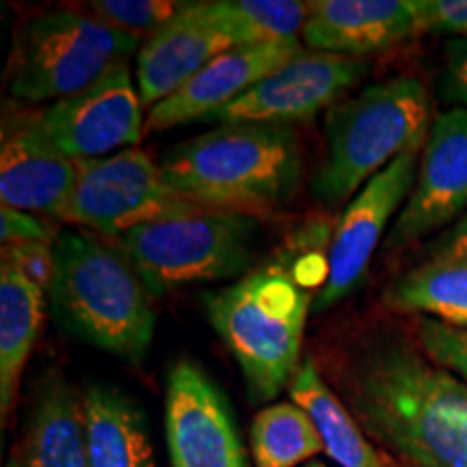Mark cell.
Here are the masks:
<instances>
[{
    "label": "cell",
    "mask_w": 467,
    "mask_h": 467,
    "mask_svg": "<svg viewBox=\"0 0 467 467\" xmlns=\"http://www.w3.org/2000/svg\"><path fill=\"white\" fill-rule=\"evenodd\" d=\"M329 385L399 467H467V383L416 337L388 325L361 331L331 359Z\"/></svg>",
    "instance_id": "obj_1"
},
{
    "label": "cell",
    "mask_w": 467,
    "mask_h": 467,
    "mask_svg": "<svg viewBox=\"0 0 467 467\" xmlns=\"http://www.w3.org/2000/svg\"><path fill=\"white\" fill-rule=\"evenodd\" d=\"M46 290L55 323L76 340L141 364L154 340V295L124 254L98 234L67 227L52 243Z\"/></svg>",
    "instance_id": "obj_2"
},
{
    "label": "cell",
    "mask_w": 467,
    "mask_h": 467,
    "mask_svg": "<svg viewBox=\"0 0 467 467\" xmlns=\"http://www.w3.org/2000/svg\"><path fill=\"white\" fill-rule=\"evenodd\" d=\"M161 167L182 200L258 217L296 192L301 148L290 126L223 124L175 145Z\"/></svg>",
    "instance_id": "obj_3"
},
{
    "label": "cell",
    "mask_w": 467,
    "mask_h": 467,
    "mask_svg": "<svg viewBox=\"0 0 467 467\" xmlns=\"http://www.w3.org/2000/svg\"><path fill=\"white\" fill-rule=\"evenodd\" d=\"M292 265L290 258H275L227 288L202 295L210 325L241 366L255 405L288 389L303 361V334L314 303Z\"/></svg>",
    "instance_id": "obj_4"
},
{
    "label": "cell",
    "mask_w": 467,
    "mask_h": 467,
    "mask_svg": "<svg viewBox=\"0 0 467 467\" xmlns=\"http://www.w3.org/2000/svg\"><path fill=\"white\" fill-rule=\"evenodd\" d=\"M431 98L413 76H394L347 96L325 115L327 151L312 180L320 208H347L368 180L431 132Z\"/></svg>",
    "instance_id": "obj_5"
},
{
    "label": "cell",
    "mask_w": 467,
    "mask_h": 467,
    "mask_svg": "<svg viewBox=\"0 0 467 467\" xmlns=\"http://www.w3.org/2000/svg\"><path fill=\"white\" fill-rule=\"evenodd\" d=\"M255 236V217L192 206L110 243L137 268L154 299H162L189 285L247 275Z\"/></svg>",
    "instance_id": "obj_6"
},
{
    "label": "cell",
    "mask_w": 467,
    "mask_h": 467,
    "mask_svg": "<svg viewBox=\"0 0 467 467\" xmlns=\"http://www.w3.org/2000/svg\"><path fill=\"white\" fill-rule=\"evenodd\" d=\"M145 39L115 31L85 11L57 9L22 25L11 55L9 93L28 104H55L85 91Z\"/></svg>",
    "instance_id": "obj_7"
},
{
    "label": "cell",
    "mask_w": 467,
    "mask_h": 467,
    "mask_svg": "<svg viewBox=\"0 0 467 467\" xmlns=\"http://www.w3.org/2000/svg\"><path fill=\"white\" fill-rule=\"evenodd\" d=\"M192 206L169 186L161 162L141 148H128L104 159L78 161L61 221L115 241L134 227Z\"/></svg>",
    "instance_id": "obj_8"
},
{
    "label": "cell",
    "mask_w": 467,
    "mask_h": 467,
    "mask_svg": "<svg viewBox=\"0 0 467 467\" xmlns=\"http://www.w3.org/2000/svg\"><path fill=\"white\" fill-rule=\"evenodd\" d=\"M143 109L128 61H121L85 91L48 104L37 119L63 154L93 161L139 148L145 132Z\"/></svg>",
    "instance_id": "obj_9"
},
{
    "label": "cell",
    "mask_w": 467,
    "mask_h": 467,
    "mask_svg": "<svg viewBox=\"0 0 467 467\" xmlns=\"http://www.w3.org/2000/svg\"><path fill=\"white\" fill-rule=\"evenodd\" d=\"M165 435L171 467H249L230 400L189 358L167 375Z\"/></svg>",
    "instance_id": "obj_10"
},
{
    "label": "cell",
    "mask_w": 467,
    "mask_h": 467,
    "mask_svg": "<svg viewBox=\"0 0 467 467\" xmlns=\"http://www.w3.org/2000/svg\"><path fill=\"white\" fill-rule=\"evenodd\" d=\"M418 167L420 150L407 151L368 180L364 189L347 203L331 238L327 279L314 301V312L336 307L358 288L389 221L411 195Z\"/></svg>",
    "instance_id": "obj_11"
},
{
    "label": "cell",
    "mask_w": 467,
    "mask_h": 467,
    "mask_svg": "<svg viewBox=\"0 0 467 467\" xmlns=\"http://www.w3.org/2000/svg\"><path fill=\"white\" fill-rule=\"evenodd\" d=\"M368 74L359 58L303 50L262 83L208 117L214 124L288 126L329 110Z\"/></svg>",
    "instance_id": "obj_12"
},
{
    "label": "cell",
    "mask_w": 467,
    "mask_h": 467,
    "mask_svg": "<svg viewBox=\"0 0 467 467\" xmlns=\"http://www.w3.org/2000/svg\"><path fill=\"white\" fill-rule=\"evenodd\" d=\"M467 213V110L448 109L431 126L411 195L388 234L399 251L451 227Z\"/></svg>",
    "instance_id": "obj_13"
},
{
    "label": "cell",
    "mask_w": 467,
    "mask_h": 467,
    "mask_svg": "<svg viewBox=\"0 0 467 467\" xmlns=\"http://www.w3.org/2000/svg\"><path fill=\"white\" fill-rule=\"evenodd\" d=\"M301 52V37L288 42L232 46L213 58L200 74L192 76L182 89L150 109L145 132H165L173 126L208 119Z\"/></svg>",
    "instance_id": "obj_14"
},
{
    "label": "cell",
    "mask_w": 467,
    "mask_h": 467,
    "mask_svg": "<svg viewBox=\"0 0 467 467\" xmlns=\"http://www.w3.org/2000/svg\"><path fill=\"white\" fill-rule=\"evenodd\" d=\"M78 161L52 143L37 117L5 132L0 150L3 206L61 219L72 197Z\"/></svg>",
    "instance_id": "obj_15"
},
{
    "label": "cell",
    "mask_w": 467,
    "mask_h": 467,
    "mask_svg": "<svg viewBox=\"0 0 467 467\" xmlns=\"http://www.w3.org/2000/svg\"><path fill=\"white\" fill-rule=\"evenodd\" d=\"M416 33L413 0H312L301 39L314 52L359 58Z\"/></svg>",
    "instance_id": "obj_16"
},
{
    "label": "cell",
    "mask_w": 467,
    "mask_h": 467,
    "mask_svg": "<svg viewBox=\"0 0 467 467\" xmlns=\"http://www.w3.org/2000/svg\"><path fill=\"white\" fill-rule=\"evenodd\" d=\"M230 48V39L203 20L200 5L186 3L182 11L150 35L139 50L137 89L141 104L154 109Z\"/></svg>",
    "instance_id": "obj_17"
},
{
    "label": "cell",
    "mask_w": 467,
    "mask_h": 467,
    "mask_svg": "<svg viewBox=\"0 0 467 467\" xmlns=\"http://www.w3.org/2000/svg\"><path fill=\"white\" fill-rule=\"evenodd\" d=\"M25 467H89L83 396L57 370L42 377L35 392Z\"/></svg>",
    "instance_id": "obj_18"
},
{
    "label": "cell",
    "mask_w": 467,
    "mask_h": 467,
    "mask_svg": "<svg viewBox=\"0 0 467 467\" xmlns=\"http://www.w3.org/2000/svg\"><path fill=\"white\" fill-rule=\"evenodd\" d=\"M89 467H156L148 422L124 389L96 383L83 394Z\"/></svg>",
    "instance_id": "obj_19"
},
{
    "label": "cell",
    "mask_w": 467,
    "mask_h": 467,
    "mask_svg": "<svg viewBox=\"0 0 467 467\" xmlns=\"http://www.w3.org/2000/svg\"><path fill=\"white\" fill-rule=\"evenodd\" d=\"M288 396L314 418L325 452L340 467H399L361 431L312 358L301 361Z\"/></svg>",
    "instance_id": "obj_20"
},
{
    "label": "cell",
    "mask_w": 467,
    "mask_h": 467,
    "mask_svg": "<svg viewBox=\"0 0 467 467\" xmlns=\"http://www.w3.org/2000/svg\"><path fill=\"white\" fill-rule=\"evenodd\" d=\"M44 288L16 271L0 266V416L14 411L20 379L44 320Z\"/></svg>",
    "instance_id": "obj_21"
},
{
    "label": "cell",
    "mask_w": 467,
    "mask_h": 467,
    "mask_svg": "<svg viewBox=\"0 0 467 467\" xmlns=\"http://www.w3.org/2000/svg\"><path fill=\"white\" fill-rule=\"evenodd\" d=\"M383 306L467 329V258L426 260L411 268L388 285Z\"/></svg>",
    "instance_id": "obj_22"
},
{
    "label": "cell",
    "mask_w": 467,
    "mask_h": 467,
    "mask_svg": "<svg viewBox=\"0 0 467 467\" xmlns=\"http://www.w3.org/2000/svg\"><path fill=\"white\" fill-rule=\"evenodd\" d=\"M200 14L232 46L288 42L301 37L309 3L301 0H200Z\"/></svg>",
    "instance_id": "obj_23"
},
{
    "label": "cell",
    "mask_w": 467,
    "mask_h": 467,
    "mask_svg": "<svg viewBox=\"0 0 467 467\" xmlns=\"http://www.w3.org/2000/svg\"><path fill=\"white\" fill-rule=\"evenodd\" d=\"M325 452L317 422L295 400L260 409L251 424V454L255 467H299Z\"/></svg>",
    "instance_id": "obj_24"
},
{
    "label": "cell",
    "mask_w": 467,
    "mask_h": 467,
    "mask_svg": "<svg viewBox=\"0 0 467 467\" xmlns=\"http://www.w3.org/2000/svg\"><path fill=\"white\" fill-rule=\"evenodd\" d=\"M186 3L180 0H93L85 14L115 31L148 39L167 25Z\"/></svg>",
    "instance_id": "obj_25"
},
{
    "label": "cell",
    "mask_w": 467,
    "mask_h": 467,
    "mask_svg": "<svg viewBox=\"0 0 467 467\" xmlns=\"http://www.w3.org/2000/svg\"><path fill=\"white\" fill-rule=\"evenodd\" d=\"M416 340L433 364L467 383V329L433 318H418Z\"/></svg>",
    "instance_id": "obj_26"
},
{
    "label": "cell",
    "mask_w": 467,
    "mask_h": 467,
    "mask_svg": "<svg viewBox=\"0 0 467 467\" xmlns=\"http://www.w3.org/2000/svg\"><path fill=\"white\" fill-rule=\"evenodd\" d=\"M418 31L467 39V0H413Z\"/></svg>",
    "instance_id": "obj_27"
},
{
    "label": "cell",
    "mask_w": 467,
    "mask_h": 467,
    "mask_svg": "<svg viewBox=\"0 0 467 467\" xmlns=\"http://www.w3.org/2000/svg\"><path fill=\"white\" fill-rule=\"evenodd\" d=\"M3 265L14 266L20 275L31 279L39 288L48 290L55 275V254L52 243H11L3 244Z\"/></svg>",
    "instance_id": "obj_28"
},
{
    "label": "cell",
    "mask_w": 467,
    "mask_h": 467,
    "mask_svg": "<svg viewBox=\"0 0 467 467\" xmlns=\"http://www.w3.org/2000/svg\"><path fill=\"white\" fill-rule=\"evenodd\" d=\"M437 93L446 107L467 110V39H448L443 46Z\"/></svg>",
    "instance_id": "obj_29"
},
{
    "label": "cell",
    "mask_w": 467,
    "mask_h": 467,
    "mask_svg": "<svg viewBox=\"0 0 467 467\" xmlns=\"http://www.w3.org/2000/svg\"><path fill=\"white\" fill-rule=\"evenodd\" d=\"M0 238H3V244L31 241L55 243L57 234H50V227L33 217L31 213L3 206L0 208Z\"/></svg>",
    "instance_id": "obj_30"
},
{
    "label": "cell",
    "mask_w": 467,
    "mask_h": 467,
    "mask_svg": "<svg viewBox=\"0 0 467 467\" xmlns=\"http://www.w3.org/2000/svg\"><path fill=\"white\" fill-rule=\"evenodd\" d=\"M426 260L467 258V213L424 249Z\"/></svg>",
    "instance_id": "obj_31"
},
{
    "label": "cell",
    "mask_w": 467,
    "mask_h": 467,
    "mask_svg": "<svg viewBox=\"0 0 467 467\" xmlns=\"http://www.w3.org/2000/svg\"><path fill=\"white\" fill-rule=\"evenodd\" d=\"M301 467H329V465L320 463V461H309V463H306V465H301Z\"/></svg>",
    "instance_id": "obj_32"
},
{
    "label": "cell",
    "mask_w": 467,
    "mask_h": 467,
    "mask_svg": "<svg viewBox=\"0 0 467 467\" xmlns=\"http://www.w3.org/2000/svg\"><path fill=\"white\" fill-rule=\"evenodd\" d=\"M7 467H25V463H22V461H17V459H11Z\"/></svg>",
    "instance_id": "obj_33"
}]
</instances>
